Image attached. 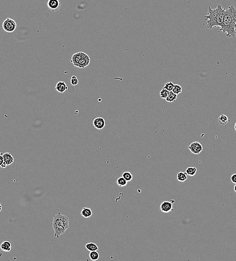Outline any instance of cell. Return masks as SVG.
Segmentation results:
<instances>
[{"mask_svg": "<svg viewBox=\"0 0 236 261\" xmlns=\"http://www.w3.org/2000/svg\"><path fill=\"white\" fill-rule=\"evenodd\" d=\"M7 165L5 164L4 160L3 154L0 155V167L2 168H5L6 167Z\"/></svg>", "mask_w": 236, "mask_h": 261, "instance_id": "cell-27", "label": "cell"}, {"mask_svg": "<svg viewBox=\"0 0 236 261\" xmlns=\"http://www.w3.org/2000/svg\"><path fill=\"white\" fill-rule=\"evenodd\" d=\"M93 126L98 130H101L105 127L106 122L104 119L101 117L96 118L93 121Z\"/></svg>", "mask_w": 236, "mask_h": 261, "instance_id": "cell-9", "label": "cell"}, {"mask_svg": "<svg viewBox=\"0 0 236 261\" xmlns=\"http://www.w3.org/2000/svg\"><path fill=\"white\" fill-rule=\"evenodd\" d=\"M235 130H236V123H235Z\"/></svg>", "mask_w": 236, "mask_h": 261, "instance_id": "cell-31", "label": "cell"}, {"mask_svg": "<svg viewBox=\"0 0 236 261\" xmlns=\"http://www.w3.org/2000/svg\"><path fill=\"white\" fill-rule=\"evenodd\" d=\"M182 87L180 85H174V87L172 91L174 93H175L176 95H178L182 93Z\"/></svg>", "mask_w": 236, "mask_h": 261, "instance_id": "cell-23", "label": "cell"}, {"mask_svg": "<svg viewBox=\"0 0 236 261\" xmlns=\"http://www.w3.org/2000/svg\"><path fill=\"white\" fill-rule=\"evenodd\" d=\"M231 180L232 182L234 183L235 184H236V173L232 175L231 177Z\"/></svg>", "mask_w": 236, "mask_h": 261, "instance_id": "cell-28", "label": "cell"}, {"mask_svg": "<svg viewBox=\"0 0 236 261\" xmlns=\"http://www.w3.org/2000/svg\"><path fill=\"white\" fill-rule=\"evenodd\" d=\"M68 89V87L66 85V83L65 82H62V81L58 82L56 84V87H55V90L60 93H63Z\"/></svg>", "mask_w": 236, "mask_h": 261, "instance_id": "cell-11", "label": "cell"}, {"mask_svg": "<svg viewBox=\"0 0 236 261\" xmlns=\"http://www.w3.org/2000/svg\"><path fill=\"white\" fill-rule=\"evenodd\" d=\"M4 160L7 166L11 165L14 162V157L10 153L6 152L3 154Z\"/></svg>", "mask_w": 236, "mask_h": 261, "instance_id": "cell-12", "label": "cell"}, {"mask_svg": "<svg viewBox=\"0 0 236 261\" xmlns=\"http://www.w3.org/2000/svg\"><path fill=\"white\" fill-rule=\"evenodd\" d=\"M85 54H86V53H85V52H79L75 53L72 56V57H71V62L72 63V64H74V66L76 67L79 61Z\"/></svg>", "mask_w": 236, "mask_h": 261, "instance_id": "cell-10", "label": "cell"}, {"mask_svg": "<svg viewBox=\"0 0 236 261\" xmlns=\"http://www.w3.org/2000/svg\"><path fill=\"white\" fill-rule=\"evenodd\" d=\"M177 96V95L173 93L172 91H170V93L167 96V98L165 99L166 101L167 102H170V103L175 101L176 99Z\"/></svg>", "mask_w": 236, "mask_h": 261, "instance_id": "cell-18", "label": "cell"}, {"mask_svg": "<svg viewBox=\"0 0 236 261\" xmlns=\"http://www.w3.org/2000/svg\"><path fill=\"white\" fill-rule=\"evenodd\" d=\"M0 247L2 251L9 252L12 250V243L9 240H6L1 243Z\"/></svg>", "mask_w": 236, "mask_h": 261, "instance_id": "cell-13", "label": "cell"}, {"mask_svg": "<svg viewBox=\"0 0 236 261\" xmlns=\"http://www.w3.org/2000/svg\"><path fill=\"white\" fill-rule=\"evenodd\" d=\"M89 257L90 259L92 261H96L99 259L100 257V255L98 252L96 251H90V253L89 254Z\"/></svg>", "mask_w": 236, "mask_h": 261, "instance_id": "cell-20", "label": "cell"}, {"mask_svg": "<svg viewBox=\"0 0 236 261\" xmlns=\"http://www.w3.org/2000/svg\"><path fill=\"white\" fill-rule=\"evenodd\" d=\"M190 151L194 154H199L203 150V147L201 143L198 142H194L188 147Z\"/></svg>", "mask_w": 236, "mask_h": 261, "instance_id": "cell-7", "label": "cell"}, {"mask_svg": "<svg viewBox=\"0 0 236 261\" xmlns=\"http://www.w3.org/2000/svg\"><path fill=\"white\" fill-rule=\"evenodd\" d=\"M71 83L72 85H76L79 83V80L76 76H72L71 79Z\"/></svg>", "mask_w": 236, "mask_h": 261, "instance_id": "cell-26", "label": "cell"}, {"mask_svg": "<svg viewBox=\"0 0 236 261\" xmlns=\"http://www.w3.org/2000/svg\"><path fill=\"white\" fill-rule=\"evenodd\" d=\"M169 93H170V91L167 90L165 88H163L160 92V96L162 99H165L166 98H167V96H168Z\"/></svg>", "mask_w": 236, "mask_h": 261, "instance_id": "cell-24", "label": "cell"}, {"mask_svg": "<svg viewBox=\"0 0 236 261\" xmlns=\"http://www.w3.org/2000/svg\"><path fill=\"white\" fill-rule=\"evenodd\" d=\"M225 10L222 5L218 4L215 9H212L210 7L208 9V14L204 16V20L207 22V28L212 29L215 27L222 26L223 23Z\"/></svg>", "mask_w": 236, "mask_h": 261, "instance_id": "cell-2", "label": "cell"}, {"mask_svg": "<svg viewBox=\"0 0 236 261\" xmlns=\"http://www.w3.org/2000/svg\"><path fill=\"white\" fill-rule=\"evenodd\" d=\"M85 248L90 251H96L99 250V247L96 244L93 243H89L85 246Z\"/></svg>", "mask_w": 236, "mask_h": 261, "instance_id": "cell-15", "label": "cell"}, {"mask_svg": "<svg viewBox=\"0 0 236 261\" xmlns=\"http://www.w3.org/2000/svg\"><path fill=\"white\" fill-rule=\"evenodd\" d=\"M234 189L235 191L236 192V184H235V185L234 186Z\"/></svg>", "mask_w": 236, "mask_h": 261, "instance_id": "cell-30", "label": "cell"}, {"mask_svg": "<svg viewBox=\"0 0 236 261\" xmlns=\"http://www.w3.org/2000/svg\"><path fill=\"white\" fill-rule=\"evenodd\" d=\"M236 9L230 6L225 10L223 23L220 30L226 34L228 38L235 37L236 35Z\"/></svg>", "mask_w": 236, "mask_h": 261, "instance_id": "cell-1", "label": "cell"}, {"mask_svg": "<svg viewBox=\"0 0 236 261\" xmlns=\"http://www.w3.org/2000/svg\"><path fill=\"white\" fill-rule=\"evenodd\" d=\"M2 206L1 205V204H0V212H1V210H2Z\"/></svg>", "mask_w": 236, "mask_h": 261, "instance_id": "cell-29", "label": "cell"}, {"mask_svg": "<svg viewBox=\"0 0 236 261\" xmlns=\"http://www.w3.org/2000/svg\"><path fill=\"white\" fill-rule=\"evenodd\" d=\"M127 182L123 177H120L117 180V183L118 186L120 187H124L126 186L127 185Z\"/></svg>", "mask_w": 236, "mask_h": 261, "instance_id": "cell-21", "label": "cell"}, {"mask_svg": "<svg viewBox=\"0 0 236 261\" xmlns=\"http://www.w3.org/2000/svg\"><path fill=\"white\" fill-rule=\"evenodd\" d=\"M186 172H179L177 174V178L178 181L180 182H185L187 179V176Z\"/></svg>", "mask_w": 236, "mask_h": 261, "instance_id": "cell-17", "label": "cell"}, {"mask_svg": "<svg viewBox=\"0 0 236 261\" xmlns=\"http://www.w3.org/2000/svg\"><path fill=\"white\" fill-rule=\"evenodd\" d=\"M2 153H1V152H0V155H2Z\"/></svg>", "mask_w": 236, "mask_h": 261, "instance_id": "cell-32", "label": "cell"}, {"mask_svg": "<svg viewBox=\"0 0 236 261\" xmlns=\"http://www.w3.org/2000/svg\"><path fill=\"white\" fill-rule=\"evenodd\" d=\"M47 6L52 12L58 11L61 7V3L60 0H48Z\"/></svg>", "mask_w": 236, "mask_h": 261, "instance_id": "cell-6", "label": "cell"}, {"mask_svg": "<svg viewBox=\"0 0 236 261\" xmlns=\"http://www.w3.org/2000/svg\"><path fill=\"white\" fill-rule=\"evenodd\" d=\"M174 87V84L172 82H168L165 83V85L163 88H165L166 90H167L168 91H172L173 88Z\"/></svg>", "mask_w": 236, "mask_h": 261, "instance_id": "cell-25", "label": "cell"}, {"mask_svg": "<svg viewBox=\"0 0 236 261\" xmlns=\"http://www.w3.org/2000/svg\"><path fill=\"white\" fill-rule=\"evenodd\" d=\"M197 172V169L196 167H188L185 170V172L187 175L190 176H193L196 174Z\"/></svg>", "mask_w": 236, "mask_h": 261, "instance_id": "cell-19", "label": "cell"}, {"mask_svg": "<svg viewBox=\"0 0 236 261\" xmlns=\"http://www.w3.org/2000/svg\"><path fill=\"white\" fill-rule=\"evenodd\" d=\"M122 177L125 179L127 181H131L133 179V175H132L131 173H130V172L126 171L124 172V173L122 174Z\"/></svg>", "mask_w": 236, "mask_h": 261, "instance_id": "cell-22", "label": "cell"}, {"mask_svg": "<svg viewBox=\"0 0 236 261\" xmlns=\"http://www.w3.org/2000/svg\"><path fill=\"white\" fill-rule=\"evenodd\" d=\"M80 215L84 218H90V216H92L93 212L90 208L84 207L82 208Z\"/></svg>", "mask_w": 236, "mask_h": 261, "instance_id": "cell-14", "label": "cell"}, {"mask_svg": "<svg viewBox=\"0 0 236 261\" xmlns=\"http://www.w3.org/2000/svg\"><path fill=\"white\" fill-rule=\"evenodd\" d=\"M17 24L15 20L10 18H7L3 23V28L6 32L12 33L16 30Z\"/></svg>", "mask_w": 236, "mask_h": 261, "instance_id": "cell-4", "label": "cell"}, {"mask_svg": "<svg viewBox=\"0 0 236 261\" xmlns=\"http://www.w3.org/2000/svg\"><path fill=\"white\" fill-rule=\"evenodd\" d=\"M52 227L54 231L55 237L59 238L69 228V218L60 212L57 215H54Z\"/></svg>", "mask_w": 236, "mask_h": 261, "instance_id": "cell-3", "label": "cell"}, {"mask_svg": "<svg viewBox=\"0 0 236 261\" xmlns=\"http://www.w3.org/2000/svg\"><path fill=\"white\" fill-rule=\"evenodd\" d=\"M90 62V58L88 55L86 54L80 59L76 67L79 68H85L89 65Z\"/></svg>", "mask_w": 236, "mask_h": 261, "instance_id": "cell-8", "label": "cell"}, {"mask_svg": "<svg viewBox=\"0 0 236 261\" xmlns=\"http://www.w3.org/2000/svg\"><path fill=\"white\" fill-rule=\"evenodd\" d=\"M175 202L174 200L172 201H165L162 202L160 205V210L163 213H168L171 211H174L173 209V204Z\"/></svg>", "mask_w": 236, "mask_h": 261, "instance_id": "cell-5", "label": "cell"}, {"mask_svg": "<svg viewBox=\"0 0 236 261\" xmlns=\"http://www.w3.org/2000/svg\"><path fill=\"white\" fill-rule=\"evenodd\" d=\"M229 121L228 118L225 115H221L218 118V123L220 125L224 126L228 123Z\"/></svg>", "mask_w": 236, "mask_h": 261, "instance_id": "cell-16", "label": "cell"}]
</instances>
